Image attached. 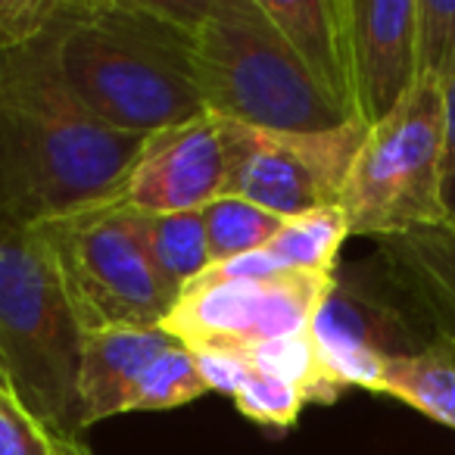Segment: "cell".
<instances>
[{
  "label": "cell",
  "instance_id": "1",
  "mask_svg": "<svg viewBox=\"0 0 455 455\" xmlns=\"http://www.w3.org/2000/svg\"><path fill=\"white\" fill-rule=\"evenodd\" d=\"M144 140L103 125L76 100L47 35L0 47V235L116 200Z\"/></svg>",
  "mask_w": 455,
  "mask_h": 455
},
{
  "label": "cell",
  "instance_id": "2",
  "mask_svg": "<svg viewBox=\"0 0 455 455\" xmlns=\"http://www.w3.org/2000/svg\"><path fill=\"white\" fill-rule=\"evenodd\" d=\"M194 35L156 0H66L47 38L76 100L103 125L147 138L206 113Z\"/></svg>",
  "mask_w": 455,
  "mask_h": 455
},
{
  "label": "cell",
  "instance_id": "3",
  "mask_svg": "<svg viewBox=\"0 0 455 455\" xmlns=\"http://www.w3.org/2000/svg\"><path fill=\"white\" fill-rule=\"evenodd\" d=\"M203 109L272 132H328L353 122L306 72L259 0H209L194 35Z\"/></svg>",
  "mask_w": 455,
  "mask_h": 455
},
{
  "label": "cell",
  "instance_id": "4",
  "mask_svg": "<svg viewBox=\"0 0 455 455\" xmlns=\"http://www.w3.org/2000/svg\"><path fill=\"white\" fill-rule=\"evenodd\" d=\"M82 340L38 235H0V384L51 434H82Z\"/></svg>",
  "mask_w": 455,
  "mask_h": 455
},
{
  "label": "cell",
  "instance_id": "5",
  "mask_svg": "<svg viewBox=\"0 0 455 455\" xmlns=\"http://www.w3.org/2000/svg\"><path fill=\"white\" fill-rule=\"evenodd\" d=\"M443 84L418 78L403 103L368 128L340 190L349 235L405 237L443 228Z\"/></svg>",
  "mask_w": 455,
  "mask_h": 455
},
{
  "label": "cell",
  "instance_id": "6",
  "mask_svg": "<svg viewBox=\"0 0 455 455\" xmlns=\"http://www.w3.org/2000/svg\"><path fill=\"white\" fill-rule=\"evenodd\" d=\"M51 256L82 334L109 328H163L178 297L147 256L138 212L97 203L35 228Z\"/></svg>",
  "mask_w": 455,
  "mask_h": 455
},
{
  "label": "cell",
  "instance_id": "7",
  "mask_svg": "<svg viewBox=\"0 0 455 455\" xmlns=\"http://www.w3.org/2000/svg\"><path fill=\"white\" fill-rule=\"evenodd\" d=\"M228 196H241L278 219L337 206L343 181L365 140L362 122L328 132H272L225 122Z\"/></svg>",
  "mask_w": 455,
  "mask_h": 455
},
{
  "label": "cell",
  "instance_id": "8",
  "mask_svg": "<svg viewBox=\"0 0 455 455\" xmlns=\"http://www.w3.org/2000/svg\"><path fill=\"white\" fill-rule=\"evenodd\" d=\"M331 287L334 275H272L259 281L190 287L172 306L163 328L194 353L309 334Z\"/></svg>",
  "mask_w": 455,
  "mask_h": 455
},
{
  "label": "cell",
  "instance_id": "9",
  "mask_svg": "<svg viewBox=\"0 0 455 455\" xmlns=\"http://www.w3.org/2000/svg\"><path fill=\"white\" fill-rule=\"evenodd\" d=\"M228 196V140L221 119L203 113L147 134L116 203L134 212H196Z\"/></svg>",
  "mask_w": 455,
  "mask_h": 455
},
{
  "label": "cell",
  "instance_id": "10",
  "mask_svg": "<svg viewBox=\"0 0 455 455\" xmlns=\"http://www.w3.org/2000/svg\"><path fill=\"white\" fill-rule=\"evenodd\" d=\"M418 82L415 0H349V109L384 122Z\"/></svg>",
  "mask_w": 455,
  "mask_h": 455
},
{
  "label": "cell",
  "instance_id": "11",
  "mask_svg": "<svg viewBox=\"0 0 455 455\" xmlns=\"http://www.w3.org/2000/svg\"><path fill=\"white\" fill-rule=\"evenodd\" d=\"M328 378L337 387H362L378 393L387 359L409 355L403 318L387 303L340 284L324 297L309 328Z\"/></svg>",
  "mask_w": 455,
  "mask_h": 455
},
{
  "label": "cell",
  "instance_id": "12",
  "mask_svg": "<svg viewBox=\"0 0 455 455\" xmlns=\"http://www.w3.org/2000/svg\"><path fill=\"white\" fill-rule=\"evenodd\" d=\"M175 343L165 328H109L84 334L78 368V430L122 415L138 374Z\"/></svg>",
  "mask_w": 455,
  "mask_h": 455
},
{
  "label": "cell",
  "instance_id": "13",
  "mask_svg": "<svg viewBox=\"0 0 455 455\" xmlns=\"http://www.w3.org/2000/svg\"><path fill=\"white\" fill-rule=\"evenodd\" d=\"M281 38L291 44L318 88L349 109V0H259Z\"/></svg>",
  "mask_w": 455,
  "mask_h": 455
},
{
  "label": "cell",
  "instance_id": "14",
  "mask_svg": "<svg viewBox=\"0 0 455 455\" xmlns=\"http://www.w3.org/2000/svg\"><path fill=\"white\" fill-rule=\"evenodd\" d=\"M384 259L399 287L434 324V340L455 347V231L434 228L384 241Z\"/></svg>",
  "mask_w": 455,
  "mask_h": 455
},
{
  "label": "cell",
  "instance_id": "15",
  "mask_svg": "<svg viewBox=\"0 0 455 455\" xmlns=\"http://www.w3.org/2000/svg\"><path fill=\"white\" fill-rule=\"evenodd\" d=\"M378 393L455 430V347L446 340H430L415 353L387 359Z\"/></svg>",
  "mask_w": 455,
  "mask_h": 455
},
{
  "label": "cell",
  "instance_id": "16",
  "mask_svg": "<svg viewBox=\"0 0 455 455\" xmlns=\"http://www.w3.org/2000/svg\"><path fill=\"white\" fill-rule=\"evenodd\" d=\"M138 228L153 268L175 297H181L184 287L212 266L200 209L159 215L138 212Z\"/></svg>",
  "mask_w": 455,
  "mask_h": 455
},
{
  "label": "cell",
  "instance_id": "17",
  "mask_svg": "<svg viewBox=\"0 0 455 455\" xmlns=\"http://www.w3.org/2000/svg\"><path fill=\"white\" fill-rule=\"evenodd\" d=\"M347 237L349 228L340 206H328L287 219L262 253L281 275H334V259Z\"/></svg>",
  "mask_w": 455,
  "mask_h": 455
},
{
  "label": "cell",
  "instance_id": "18",
  "mask_svg": "<svg viewBox=\"0 0 455 455\" xmlns=\"http://www.w3.org/2000/svg\"><path fill=\"white\" fill-rule=\"evenodd\" d=\"M231 353L243 355L247 365L256 374H268V378L287 380V384L299 387L306 396V403H322L331 405L337 403V396L343 393V387H337L328 378L312 334H293V337H278V340H262L253 347H237Z\"/></svg>",
  "mask_w": 455,
  "mask_h": 455
},
{
  "label": "cell",
  "instance_id": "19",
  "mask_svg": "<svg viewBox=\"0 0 455 455\" xmlns=\"http://www.w3.org/2000/svg\"><path fill=\"white\" fill-rule=\"evenodd\" d=\"M200 219L203 228H206L212 266L262 250L287 221L253 206V203L241 200V196H219V200L200 209Z\"/></svg>",
  "mask_w": 455,
  "mask_h": 455
},
{
  "label": "cell",
  "instance_id": "20",
  "mask_svg": "<svg viewBox=\"0 0 455 455\" xmlns=\"http://www.w3.org/2000/svg\"><path fill=\"white\" fill-rule=\"evenodd\" d=\"M203 393H209V387L200 378V371H196L194 353L178 340L175 347H169L163 355H156L138 374V380H134L125 396L122 415L125 411L178 409V405H190L194 399H200Z\"/></svg>",
  "mask_w": 455,
  "mask_h": 455
},
{
  "label": "cell",
  "instance_id": "21",
  "mask_svg": "<svg viewBox=\"0 0 455 455\" xmlns=\"http://www.w3.org/2000/svg\"><path fill=\"white\" fill-rule=\"evenodd\" d=\"M418 78L446 84L455 72V0H415Z\"/></svg>",
  "mask_w": 455,
  "mask_h": 455
},
{
  "label": "cell",
  "instance_id": "22",
  "mask_svg": "<svg viewBox=\"0 0 455 455\" xmlns=\"http://www.w3.org/2000/svg\"><path fill=\"white\" fill-rule=\"evenodd\" d=\"M235 405L250 421L287 430L297 424L299 411H303V405H306V396L299 387L287 384V380L268 378V374H253V378L235 393Z\"/></svg>",
  "mask_w": 455,
  "mask_h": 455
},
{
  "label": "cell",
  "instance_id": "23",
  "mask_svg": "<svg viewBox=\"0 0 455 455\" xmlns=\"http://www.w3.org/2000/svg\"><path fill=\"white\" fill-rule=\"evenodd\" d=\"M63 10L66 0H0V47L44 38Z\"/></svg>",
  "mask_w": 455,
  "mask_h": 455
},
{
  "label": "cell",
  "instance_id": "24",
  "mask_svg": "<svg viewBox=\"0 0 455 455\" xmlns=\"http://www.w3.org/2000/svg\"><path fill=\"white\" fill-rule=\"evenodd\" d=\"M0 455H51V430L41 427L4 384H0Z\"/></svg>",
  "mask_w": 455,
  "mask_h": 455
},
{
  "label": "cell",
  "instance_id": "25",
  "mask_svg": "<svg viewBox=\"0 0 455 455\" xmlns=\"http://www.w3.org/2000/svg\"><path fill=\"white\" fill-rule=\"evenodd\" d=\"M443 228L455 231V72L443 84V153H440Z\"/></svg>",
  "mask_w": 455,
  "mask_h": 455
},
{
  "label": "cell",
  "instance_id": "26",
  "mask_svg": "<svg viewBox=\"0 0 455 455\" xmlns=\"http://www.w3.org/2000/svg\"><path fill=\"white\" fill-rule=\"evenodd\" d=\"M190 353H194V349H190ZM194 362L209 390L228 393V396H235V393L256 374L253 368L247 365V359L231 353V349H200V353H194Z\"/></svg>",
  "mask_w": 455,
  "mask_h": 455
},
{
  "label": "cell",
  "instance_id": "27",
  "mask_svg": "<svg viewBox=\"0 0 455 455\" xmlns=\"http://www.w3.org/2000/svg\"><path fill=\"white\" fill-rule=\"evenodd\" d=\"M51 455H91V449L78 436L51 434Z\"/></svg>",
  "mask_w": 455,
  "mask_h": 455
}]
</instances>
